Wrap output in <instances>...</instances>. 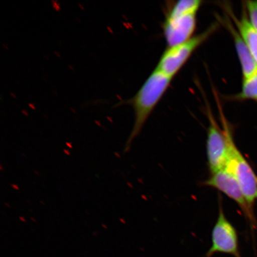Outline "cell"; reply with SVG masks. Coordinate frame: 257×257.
Wrapping results in <instances>:
<instances>
[{
  "instance_id": "obj_1",
  "label": "cell",
  "mask_w": 257,
  "mask_h": 257,
  "mask_svg": "<svg viewBox=\"0 0 257 257\" xmlns=\"http://www.w3.org/2000/svg\"><path fill=\"white\" fill-rule=\"evenodd\" d=\"M214 95L227 144V159L224 169L235 178L247 201L253 208L257 201V175L234 142L232 128L225 116L217 93Z\"/></svg>"
},
{
  "instance_id": "obj_2",
  "label": "cell",
  "mask_w": 257,
  "mask_h": 257,
  "mask_svg": "<svg viewBox=\"0 0 257 257\" xmlns=\"http://www.w3.org/2000/svg\"><path fill=\"white\" fill-rule=\"evenodd\" d=\"M172 79L156 68L134 97L127 101V103L133 107L135 121L127 141L126 149H128L135 138L139 136L154 108L169 88Z\"/></svg>"
},
{
  "instance_id": "obj_3",
  "label": "cell",
  "mask_w": 257,
  "mask_h": 257,
  "mask_svg": "<svg viewBox=\"0 0 257 257\" xmlns=\"http://www.w3.org/2000/svg\"><path fill=\"white\" fill-rule=\"evenodd\" d=\"M219 23H214L201 34L176 46L168 47L161 57L156 69L173 78L196 50L216 32Z\"/></svg>"
},
{
  "instance_id": "obj_4",
  "label": "cell",
  "mask_w": 257,
  "mask_h": 257,
  "mask_svg": "<svg viewBox=\"0 0 257 257\" xmlns=\"http://www.w3.org/2000/svg\"><path fill=\"white\" fill-rule=\"evenodd\" d=\"M221 200V196H218V216L212 229L211 245L206 253V257H212L218 253L242 257L236 228L227 219Z\"/></svg>"
},
{
  "instance_id": "obj_5",
  "label": "cell",
  "mask_w": 257,
  "mask_h": 257,
  "mask_svg": "<svg viewBox=\"0 0 257 257\" xmlns=\"http://www.w3.org/2000/svg\"><path fill=\"white\" fill-rule=\"evenodd\" d=\"M201 185L212 188L222 193L238 205L250 226L257 229V220L254 209L250 206L234 176L224 168L210 173Z\"/></svg>"
},
{
  "instance_id": "obj_6",
  "label": "cell",
  "mask_w": 257,
  "mask_h": 257,
  "mask_svg": "<svg viewBox=\"0 0 257 257\" xmlns=\"http://www.w3.org/2000/svg\"><path fill=\"white\" fill-rule=\"evenodd\" d=\"M206 114L208 121L206 153L210 174L225 168L227 159V144L222 127H220L208 104Z\"/></svg>"
},
{
  "instance_id": "obj_7",
  "label": "cell",
  "mask_w": 257,
  "mask_h": 257,
  "mask_svg": "<svg viewBox=\"0 0 257 257\" xmlns=\"http://www.w3.org/2000/svg\"><path fill=\"white\" fill-rule=\"evenodd\" d=\"M197 13L166 18L163 26L164 34L168 47L184 43L192 37L197 25Z\"/></svg>"
},
{
  "instance_id": "obj_8",
  "label": "cell",
  "mask_w": 257,
  "mask_h": 257,
  "mask_svg": "<svg viewBox=\"0 0 257 257\" xmlns=\"http://www.w3.org/2000/svg\"><path fill=\"white\" fill-rule=\"evenodd\" d=\"M219 24H223L233 38L234 47L242 69L243 79L249 78L257 72V64L245 41L227 14L224 17L218 16Z\"/></svg>"
},
{
  "instance_id": "obj_9",
  "label": "cell",
  "mask_w": 257,
  "mask_h": 257,
  "mask_svg": "<svg viewBox=\"0 0 257 257\" xmlns=\"http://www.w3.org/2000/svg\"><path fill=\"white\" fill-rule=\"evenodd\" d=\"M224 6L226 14L229 15L233 24L238 30L257 64V32L250 23L245 5H243L242 14L240 18L236 17L232 9L230 8L229 6Z\"/></svg>"
},
{
  "instance_id": "obj_10",
  "label": "cell",
  "mask_w": 257,
  "mask_h": 257,
  "mask_svg": "<svg viewBox=\"0 0 257 257\" xmlns=\"http://www.w3.org/2000/svg\"><path fill=\"white\" fill-rule=\"evenodd\" d=\"M242 89L238 94L227 96V99L237 101H257V72L248 78L242 79Z\"/></svg>"
},
{
  "instance_id": "obj_11",
  "label": "cell",
  "mask_w": 257,
  "mask_h": 257,
  "mask_svg": "<svg viewBox=\"0 0 257 257\" xmlns=\"http://www.w3.org/2000/svg\"><path fill=\"white\" fill-rule=\"evenodd\" d=\"M202 3L200 0H181L173 6L166 18H175L191 13H197Z\"/></svg>"
},
{
  "instance_id": "obj_12",
  "label": "cell",
  "mask_w": 257,
  "mask_h": 257,
  "mask_svg": "<svg viewBox=\"0 0 257 257\" xmlns=\"http://www.w3.org/2000/svg\"><path fill=\"white\" fill-rule=\"evenodd\" d=\"M245 5L250 24L257 32V1H246Z\"/></svg>"
}]
</instances>
